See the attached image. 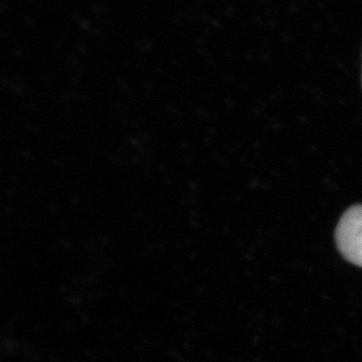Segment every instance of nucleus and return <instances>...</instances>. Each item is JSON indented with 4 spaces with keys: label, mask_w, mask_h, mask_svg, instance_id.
<instances>
[{
    "label": "nucleus",
    "mask_w": 362,
    "mask_h": 362,
    "mask_svg": "<svg viewBox=\"0 0 362 362\" xmlns=\"http://www.w3.org/2000/svg\"><path fill=\"white\" fill-rule=\"evenodd\" d=\"M335 240L344 258L362 267V205H354L342 215L335 230Z\"/></svg>",
    "instance_id": "obj_1"
}]
</instances>
